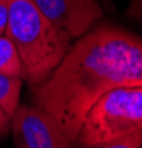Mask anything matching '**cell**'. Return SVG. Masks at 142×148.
Returning <instances> with one entry per match:
<instances>
[{"instance_id":"obj_1","label":"cell","mask_w":142,"mask_h":148,"mask_svg":"<svg viewBox=\"0 0 142 148\" xmlns=\"http://www.w3.org/2000/svg\"><path fill=\"white\" fill-rule=\"evenodd\" d=\"M123 86H142V37L104 22L76 39L51 76L28 90L30 102L56 120L73 148L89 108Z\"/></svg>"},{"instance_id":"obj_2","label":"cell","mask_w":142,"mask_h":148,"mask_svg":"<svg viewBox=\"0 0 142 148\" xmlns=\"http://www.w3.org/2000/svg\"><path fill=\"white\" fill-rule=\"evenodd\" d=\"M9 9L6 36L22 61V80L28 86L43 83L59 65L73 39L51 22L31 0H6Z\"/></svg>"},{"instance_id":"obj_3","label":"cell","mask_w":142,"mask_h":148,"mask_svg":"<svg viewBox=\"0 0 142 148\" xmlns=\"http://www.w3.org/2000/svg\"><path fill=\"white\" fill-rule=\"evenodd\" d=\"M142 129V86L104 93L86 113L73 148L101 145Z\"/></svg>"},{"instance_id":"obj_4","label":"cell","mask_w":142,"mask_h":148,"mask_svg":"<svg viewBox=\"0 0 142 148\" xmlns=\"http://www.w3.org/2000/svg\"><path fill=\"white\" fill-rule=\"evenodd\" d=\"M16 148H71L56 120L34 104H19L10 117Z\"/></svg>"},{"instance_id":"obj_5","label":"cell","mask_w":142,"mask_h":148,"mask_svg":"<svg viewBox=\"0 0 142 148\" xmlns=\"http://www.w3.org/2000/svg\"><path fill=\"white\" fill-rule=\"evenodd\" d=\"M39 10L64 30L71 39L90 31L104 18V8L98 0H31Z\"/></svg>"},{"instance_id":"obj_6","label":"cell","mask_w":142,"mask_h":148,"mask_svg":"<svg viewBox=\"0 0 142 148\" xmlns=\"http://www.w3.org/2000/svg\"><path fill=\"white\" fill-rule=\"evenodd\" d=\"M24 80L19 77H10L0 73V108L10 119L15 113L16 107L21 104V90Z\"/></svg>"},{"instance_id":"obj_7","label":"cell","mask_w":142,"mask_h":148,"mask_svg":"<svg viewBox=\"0 0 142 148\" xmlns=\"http://www.w3.org/2000/svg\"><path fill=\"white\" fill-rule=\"evenodd\" d=\"M0 73L22 79V61L19 52L6 34L0 36Z\"/></svg>"},{"instance_id":"obj_8","label":"cell","mask_w":142,"mask_h":148,"mask_svg":"<svg viewBox=\"0 0 142 148\" xmlns=\"http://www.w3.org/2000/svg\"><path fill=\"white\" fill-rule=\"evenodd\" d=\"M90 148H142V129Z\"/></svg>"},{"instance_id":"obj_9","label":"cell","mask_w":142,"mask_h":148,"mask_svg":"<svg viewBox=\"0 0 142 148\" xmlns=\"http://www.w3.org/2000/svg\"><path fill=\"white\" fill-rule=\"evenodd\" d=\"M126 16L142 25V0H130L126 8Z\"/></svg>"},{"instance_id":"obj_10","label":"cell","mask_w":142,"mask_h":148,"mask_svg":"<svg viewBox=\"0 0 142 148\" xmlns=\"http://www.w3.org/2000/svg\"><path fill=\"white\" fill-rule=\"evenodd\" d=\"M8 18H9L8 2H6V0H0V36H3L6 33Z\"/></svg>"},{"instance_id":"obj_11","label":"cell","mask_w":142,"mask_h":148,"mask_svg":"<svg viewBox=\"0 0 142 148\" xmlns=\"http://www.w3.org/2000/svg\"><path fill=\"white\" fill-rule=\"evenodd\" d=\"M10 132V119L6 116V113L0 108V141L8 136Z\"/></svg>"},{"instance_id":"obj_12","label":"cell","mask_w":142,"mask_h":148,"mask_svg":"<svg viewBox=\"0 0 142 148\" xmlns=\"http://www.w3.org/2000/svg\"><path fill=\"white\" fill-rule=\"evenodd\" d=\"M98 2L101 3V5H104L106 9H110V10H113L114 9V5H113V0H98Z\"/></svg>"},{"instance_id":"obj_13","label":"cell","mask_w":142,"mask_h":148,"mask_svg":"<svg viewBox=\"0 0 142 148\" xmlns=\"http://www.w3.org/2000/svg\"><path fill=\"white\" fill-rule=\"evenodd\" d=\"M87 148H90V147H87Z\"/></svg>"}]
</instances>
